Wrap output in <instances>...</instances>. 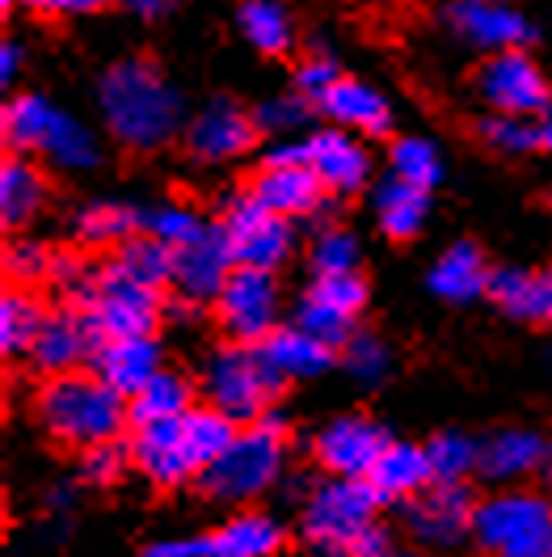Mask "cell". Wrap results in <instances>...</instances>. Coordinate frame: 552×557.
Instances as JSON below:
<instances>
[{"label": "cell", "mask_w": 552, "mask_h": 557, "mask_svg": "<svg viewBox=\"0 0 552 557\" xmlns=\"http://www.w3.org/2000/svg\"><path fill=\"white\" fill-rule=\"evenodd\" d=\"M143 557H215L211 536H170V541H152Z\"/></svg>", "instance_id": "cell-48"}, {"label": "cell", "mask_w": 552, "mask_h": 557, "mask_svg": "<svg viewBox=\"0 0 552 557\" xmlns=\"http://www.w3.org/2000/svg\"><path fill=\"white\" fill-rule=\"evenodd\" d=\"M93 372L123 397H136L143 384L161 372V347L152 334H127V338H105L93 350Z\"/></svg>", "instance_id": "cell-19"}, {"label": "cell", "mask_w": 552, "mask_h": 557, "mask_svg": "<svg viewBox=\"0 0 552 557\" xmlns=\"http://www.w3.org/2000/svg\"><path fill=\"white\" fill-rule=\"evenodd\" d=\"M283 456H287L283 422L266 414L233 435V444L199 473V486L211 503L241 507V503L262 498L266 490H275V482L283 478Z\"/></svg>", "instance_id": "cell-4"}, {"label": "cell", "mask_w": 552, "mask_h": 557, "mask_svg": "<svg viewBox=\"0 0 552 557\" xmlns=\"http://www.w3.org/2000/svg\"><path fill=\"white\" fill-rule=\"evenodd\" d=\"M237 271V253L228 242L224 224H208L195 242L177 245V262H173V287L181 300L208 305L219 296V287Z\"/></svg>", "instance_id": "cell-13"}, {"label": "cell", "mask_w": 552, "mask_h": 557, "mask_svg": "<svg viewBox=\"0 0 552 557\" xmlns=\"http://www.w3.org/2000/svg\"><path fill=\"white\" fill-rule=\"evenodd\" d=\"M127 4H131V9H139L143 17H156V13H165V9H170L173 0H127Z\"/></svg>", "instance_id": "cell-52"}, {"label": "cell", "mask_w": 552, "mask_h": 557, "mask_svg": "<svg viewBox=\"0 0 552 557\" xmlns=\"http://www.w3.org/2000/svg\"><path fill=\"white\" fill-rule=\"evenodd\" d=\"M316 106H321L329 119H338L342 127L367 132V136H384V132L392 127L388 102H384L376 89H367L363 81H350V76H338V81L316 98Z\"/></svg>", "instance_id": "cell-23"}, {"label": "cell", "mask_w": 552, "mask_h": 557, "mask_svg": "<svg viewBox=\"0 0 552 557\" xmlns=\"http://www.w3.org/2000/svg\"><path fill=\"white\" fill-rule=\"evenodd\" d=\"M392 174L430 190L443 177V161H439V152L426 139H397L392 144Z\"/></svg>", "instance_id": "cell-37"}, {"label": "cell", "mask_w": 552, "mask_h": 557, "mask_svg": "<svg viewBox=\"0 0 552 557\" xmlns=\"http://www.w3.org/2000/svg\"><path fill=\"white\" fill-rule=\"evenodd\" d=\"M262 350L271 355V363L287 381H312V376L329 372V363H334V347L309 334L304 325H275L262 338Z\"/></svg>", "instance_id": "cell-24"}, {"label": "cell", "mask_w": 552, "mask_h": 557, "mask_svg": "<svg viewBox=\"0 0 552 557\" xmlns=\"http://www.w3.org/2000/svg\"><path fill=\"white\" fill-rule=\"evenodd\" d=\"M60 123V110L35 94H22L4 106V144L9 152H47V139Z\"/></svg>", "instance_id": "cell-32"}, {"label": "cell", "mask_w": 552, "mask_h": 557, "mask_svg": "<svg viewBox=\"0 0 552 557\" xmlns=\"http://www.w3.org/2000/svg\"><path fill=\"white\" fill-rule=\"evenodd\" d=\"M473 520H477V503L464 482H435L405 503V523L426 549H455L460 541L473 536Z\"/></svg>", "instance_id": "cell-11"}, {"label": "cell", "mask_w": 552, "mask_h": 557, "mask_svg": "<svg viewBox=\"0 0 552 557\" xmlns=\"http://www.w3.org/2000/svg\"><path fill=\"white\" fill-rule=\"evenodd\" d=\"M304 161H309L316 177L325 182L329 195H354L363 190V182L372 174L367 152L346 136V132H316L304 139Z\"/></svg>", "instance_id": "cell-20"}, {"label": "cell", "mask_w": 552, "mask_h": 557, "mask_svg": "<svg viewBox=\"0 0 552 557\" xmlns=\"http://www.w3.org/2000/svg\"><path fill=\"white\" fill-rule=\"evenodd\" d=\"M334 81H338V69H334L329 60H309L304 69L296 72V89H300L304 98H321Z\"/></svg>", "instance_id": "cell-49"}, {"label": "cell", "mask_w": 552, "mask_h": 557, "mask_svg": "<svg viewBox=\"0 0 552 557\" xmlns=\"http://www.w3.org/2000/svg\"><path fill=\"white\" fill-rule=\"evenodd\" d=\"M38 426L64 444V448H93L105 440H118V431L131 422L127 418V397L89 368V372H60L47 376V384L35 397Z\"/></svg>", "instance_id": "cell-3"}, {"label": "cell", "mask_w": 552, "mask_h": 557, "mask_svg": "<svg viewBox=\"0 0 552 557\" xmlns=\"http://www.w3.org/2000/svg\"><path fill=\"white\" fill-rule=\"evenodd\" d=\"M384 498L367 478H329L316 490H309L300 532L321 557H354V545L372 523H380Z\"/></svg>", "instance_id": "cell-6"}, {"label": "cell", "mask_w": 552, "mask_h": 557, "mask_svg": "<svg viewBox=\"0 0 552 557\" xmlns=\"http://www.w3.org/2000/svg\"><path fill=\"white\" fill-rule=\"evenodd\" d=\"M367 557H414V554H405V549H397V545H384V549H376V554H367Z\"/></svg>", "instance_id": "cell-53"}, {"label": "cell", "mask_w": 552, "mask_h": 557, "mask_svg": "<svg viewBox=\"0 0 552 557\" xmlns=\"http://www.w3.org/2000/svg\"><path fill=\"white\" fill-rule=\"evenodd\" d=\"M42 321H47V309L38 305L35 292L13 283L4 292V300H0V350L9 359H30Z\"/></svg>", "instance_id": "cell-30"}, {"label": "cell", "mask_w": 552, "mask_h": 557, "mask_svg": "<svg viewBox=\"0 0 552 557\" xmlns=\"http://www.w3.org/2000/svg\"><path fill=\"white\" fill-rule=\"evenodd\" d=\"M430 469H435V482H468L477 473V460H481V440L464 435V431H439L430 444Z\"/></svg>", "instance_id": "cell-35"}, {"label": "cell", "mask_w": 552, "mask_h": 557, "mask_svg": "<svg viewBox=\"0 0 552 557\" xmlns=\"http://www.w3.org/2000/svg\"><path fill=\"white\" fill-rule=\"evenodd\" d=\"M481 136L489 139L493 148H502V152H531V148L544 144L540 127H536V123H523L518 114H498V119H489L481 127Z\"/></svg>", "instance_id": "cell-46"}, {"label": "cell", "mask_w": 552, "mask_h": 557, "mask_svg": "<svg viewBox=\"0 0 552 557\" xmlns=\"http://www.w3.org/2000/svg\"><path fill=\"white\" fill-rule=\"evenodd\" d=\"M224 228H228V242H233V253H237V267H262V271H275L287 262V253H291V224H287V215H278L271 211L262 199H253L249 190H244L241 199H233L228 211H224V220H219Z\"/></svg>", "instance_id": "cell-10"}, {"label": "cell", "mask_w": 552, "mask_h": 557, "mask_svg": "<svg viewBox=\"0 0 552 557\" xmlns=\"http://www.w3.org/2000/svg\"><path fill=\"white\" fill-rule=\"evenodd\" d=\"M127 465H136L131 460V444L123 448L118 440H105V444H93V448L80 453V478L89 486H114L127 473Z\"/></svg>", "instance_id": "cell-41"}, {"label": "cell", "mask_w": 552, "mask_h": 557, "mask_svg": "<svg viewBox=\"0 0 552 557\" xmlns=\"http://www.w3.org/2000/svg\"><path fill=\"white\" fill-rule=\"evenodd\" d=\"M47 203V177L38 165L26 161V152H9L0 170V220L4 228H26Z\"/></svg>", "instance_id": "cell-27"}, {"label": "cell", "mask_w": 552, "mask_h": 557, "mask_svg": "<svg viewBox=\"0 0 552 557\" xmlns=\"http://www.w3.org/2000/svg\"><path fill=\"white\" fill-rule=\"evenodd\" d=\"M258 114H249L233 98H215L208 110H199V119L186 127V152L195 161H208V165H219V161H233L249 152L258 144Z\"/></svg>", "instance_id": "cell-16"}, {"label": "cell", "mask_w": 552, "mask_h": 557, "mask_svg": "<svg viewBox=\"0 0 552 557\" xmlns=\"http://www.w3.org/2000/svg\"><path fill=\"white\" fill-rule=\"evenodd\" d=\"M51 262L55 253H47L38 242H13L4 253V271L17 287H35L42 278H51Z\"/></svg>", "instance_id": "cell-45"}, {"label": "cell", "mask_w": 552, "mask_h": 557, "mask_svg": "<svg viewBox=\"0 0 552 557\" xmlns=\"http://www.w3.org/2000/svg\"><path fill=\"white\" fill-rule=\"evenodd\" d=\"M552 469V440L531 426H502L481 440V460L477 478L489 486H518L536 473Z\"/></svg>", "instance_id": "cell-14"}, {"label": "cell", "mask_w": 552, "mask_h": 557, "mask_svg": "<svg viewBox=\"0 0 552 557\" xmlns=\"http://www.w3.org/2000/svg\"><path fill=\"white\" fill-rule=\"evenodd\" d=\"M215 317L233 343H262L278 321V283L275 271L237 267L215 296Z\"/></svg>", "instance_id": "cell-9"}, {"label": "cell", "mask_w": 552, "mask_h": 557, "mask_svg": "<svg viewBox=\"0 0 552 557\" xmlns=\"http://www.w3.org/2000/svg\"><path fill=\"white\" fill-rule=\"evenodd\" d=\"M388 444H392V435L384 431L380 422H372L363 414H346L316 431L312 456L329 478H367Z\"/></svg>", "instance_id": "cell-12"}, {"label": "cell", "mask_w": 552, "mask_h": 557, "mask_svg": "<svg viewBox=\"0 0 552 557\" xmlns=\"http://www.w3.org/2000/svg\"><path fill=\"white\" fill-rule=\"evenodd\" d=\"M296 325H304L309 334H316L321 343H329L334 350H342L346 343L354 338V317L338 313V309H329V305H321V300H312V296L300 300Z\"/></svg>", "instance_id": "cell-39"}, {"label": "cell", "mask_w": 552, "mask_h": 557, "mask_svg": "<svg viewBox=\"0 0 552 557\" xmlns=\"http://www.w3.org/2000/svg\"><path fill=\"white\" fill-rule=\"evenodd\" d=\"M249 195L291 220V215H309L321 208L325 182L316 177L309 161H266V170L249 182Z\"/></svg>", "instance_id": "cell-18"}, {"label": "cell", "mask_w": 552, "mask_h": 557, "mask_svg": "<svg viewBox=\"0 0 552 557\" xmlns=\"http://www.w3.org/2000/svg\"><path fill=\"white\" fill-rule=\"evenodd\" d=\"M241 30L262 55H287V47H291V22L275 0H244Z\"/></svg>", "instance_id": "cell-36"}, {"label": "cell", "mask_w": 552, "mask_h": 557, "mask_svg": "<svg viewBox=\"0 0 552 557\" xmlns=\"http://www.w3.org/2000/svg\"><path fill=\"white\" fill-rule=\"evenodd\" d=\"M309 296L346 317H359L363 305H367V283L359 278V271H346V275H316V283L309 287Z\"/></svg>", "instance_id": "cell-40"}, {"label": "cell", "mask_w": 552, "mask_h": 557, "mask_svg": "<svg viewBox=\"0 0 552 557\" xmlns=\"http://www.w3.org/2000/svg\"><path fill=\"white\" fill-rule=\"evenodd\" d=\"M110 262L123 267V271L131 278H139V283H148V287H165V283H173L177 249L165 245L161 237H152V233H136L131 242H123L114 249Z\"/></svg>", "instance_id": "cell-33"}, {"label": "cell", "mask_w": 552, "mask_h": 557, "mask_svg": "<svg viewBox=\"0 0 552 557\" xmlns=\"http://www.w3.org/2000/svg\"><path fill=\"white\" fill-rule=\"evenodd\" d=\"M26 4L51 9V13H80V9H93V4H102V0H26Z\"/></svg>", "instance_id": "cell-51"}, {"label": "cell", "mask_w": 552, "mask_h": 557, "mask_svg": "<svg viewBox=\"0 0 552 557\" xmlns=\"http://www.w3.org/2000/svg\"><path fill=\"white\" fill-rule=\"evenodd\" d=\"M342 363L359 384H380L384 376H388V363H392V359H388V347H384L380 338L354 334L342 347Z\"/></svg>", "instance_id": "cell-42"}, {"label": "cell", "mask_w": 552, "mask_h": 557, "mask_svg": "<svg viewBox=\"0 0 552 557\" xmlns=\"http://www.w3.org/2000/svg\"><path fill=\"white\" fill-rule=\"evenodd\" d=\"M304 119H309V102L304 98H278V102L258 110L262 132H287V127H300Z\"/></svg>", "instance_id": "cell-47"}, {"label": "cell", "mask_w": 552, "mask_h": 557, "mask_svg": "<svg viewBox=\"0 0 552 557\" xmlns=\"http://www.w3.org/2000/svg\"><path fill=\"white\" fill-rule=\"evenodd\" d=\"M489 296L518 321H552V271H493Z\"/></svg>", "instance_id": "cell-28"}, {"label": "cell", "mask_w": 552, "mask_h": 557, "mask_svg": "<svg viewBox=\"0 0 552 557\" xmlns=\"http://www.w3.org/2000/svg\"><path fill=\"white\" fill-rule=\"evenodd\" d=\"M283 545H287V528L262 511H241L211 532L215 557H275Z\"/></svg>", "instance_id": "cell-26"}, {"label": "cell", "mask_w": 552, "mask_h": 557, "mask_svg": "<svg viewBox=\"0 0 552 557\" xmlns=\"http://www.w3.org/2000/svg\"><path fill=\"white\" fill-rule=\"evenodd\" d=\"M287 376L271 363L262 343H228L203 368V397L208 406L224 410L237 426H249L271 414Z\"/></svg>", "instance_id": "cell-5"}, {"label": "cell", "mask_w": 552, "mask_h": 557, "mask_svg": "<svg viewBox=\"0 0 552 557\" xmlns=\"http://www.w3.org/2000/svg\"><path fill=\"white\" fill-rule=\"evenodd\" d=\"M42 507L51 511V516H68L72 507H76V490L64 482V486H51L47 494H42Z\"/></svg>", "instance_id": "cell-50"}, {"label": "cell", "mask_w": 552, "mask_h": 557, "mask_svg": "<svg viewBox=\"0 0 552 557\" xmlns=\"http://www.w3.org/2000/svg\"><path fill=\"white\" fill-rule=\"evenodd\" d=\"M237 431L241 426L224 410L195 406V410H186L181 418H170V422L136 426L131 460H136L139 478H148L152 486L161 490H173L181 482H199V473L233 444Z\"/></svg>", "instance_id": "cell-1"}, {"label": "cell", "mask_w": 552, "mask_h": 557, "mask_svg": "<svg viewBox=\"0 0 552 557\" xmlns=\"http://www.w3.org/2000/svg\"><path fill=\"white\" fill-rule=\"evenodd\" d=\"M76 233L85 245H114L118 249L136 233H143V211L123 208V203H93L76 215Z\"/></svg>", "instance_id": "cell-34"}, {"label": "cell", "mask_w": 552, "mask_h": 557, "mask_svg": "<svg viewBox=\"0 0 552 557\" xmlns=\"http://www.w3.org/2000/svg\"><path fill=\"white\" fill-rule=\"evenodd\" d=\"M98 347H102V334L93 330L89 313L80 305H68L60 313H47L35 350H30V363L42 376H60V372H76L85 359H93Z\"/></svg>", "instance_id": "cell-17"}, {"label": "cell", "mask_w": 552, "mask_h": 557, "mask_svg": "<svg viewBox=\"0 0 552 557\" xmlns=\"http://www.w3.org/2000/svg\"><path fill=\"white\" fill-rule=\"evenodd\" d=\"M549 478H552V469H549Z\"/></svg>", "instance_id": "cell-56"}, {"label": "cell", "mask_w": 552, "mask_h": 557, "mask_svg": "<svg viewBox=\"0 0 552 557\" xmlns=\"http://www.w3.org/2000/svg\"><path fill=\"white\" fill-rule=\"evenodd\" d=\"M186 410H195V384L186 381L181 372H165V368L143 384L136 397H127L131 431H136V426H148V422H170V418H181Z\"/></svg>", "instance_id": "cell-29"}, {"label": "cell", "mask_w": 552, "mask_h": 557, "mask_svg": "<svg viewBox=\"0 0 552 557\" xmlns=\"http://www.w3.org/2000/svg\"><path fill=\"white\" fill-rule=\"evenodd\" d=\"M376 211H380V228L392 242H410V237L422 233L426 211H430L426 186H414V182L392 174L380 186V195H376Z\"/></svg>", "instance_id": "cell-31"}, {"label": "cell", "mask_w": 552, "mask_h": 557, "mask_svg": "<svg viewBox=\"0 0 552 557\" xmlns=\"http://www.w3.org/2000/svg\"><path fill=\"white\" fill-rule=\"evenodd\" d=\"M367 482L376 486L384 503H410V498H417L426 486H435V469H430L426 444L392 440L380 460H376V469L367 473Z\"/></svg>", "instance_id": "cell-22"}, {"label": "cell", "mask_w": 552, "mask_h": 557, "mask_svg": "<svg viewBox=\"0 0 552 557\" xmlns=\"http://www.w3.org/2000/svg\"><path fill=\"white\" fill-rule=\"evenodd\" d=\"M42 157H51V161H60L68 170H89L98 161V144H93V136L80 123H72V119L60 114V123H55V132L47 139V152Z\"/></svg>", "instance_id": "cell-38"}, {"label": "cell", "mask_w": 552, "mask_h": 557, "mask_svg": "<svg viewBox=\"0 0 552 557\" xmlns=\"http://www.w3.org/2000/svg\"><path fill=\"white\" fill-rule=\"evenodd\" d=\"M448 22L455 35H464L477 47H498V51H511L531 42V26L511 13L506 4H493V0H455L448 9Z\"/></svg>", "instance_id": "cell-21"}, {"label": "cell", "mask_w": 552, "mask_h": 557, "mask_svg": "<svg viewBox=\"0 0 552 557\" xmlns=\"http://www.w3.org/2000/svg\"><path fill=\"white\" fill-rule=\"evenodd\" d=\"M473 541L489 557H552V498L502 486L477 503Z\"/></svg>", "instance_id": "cell-7"}, {"label": "cell", "mask_w": 552, "mask_h": 557, "mask_svg": "<svg viewBox=\"0 0 552 557\" xmlns=\"http://www.w3.org/2000/svg\"><path fill=\"white\" fill-rule=\"evenodd\" d=\"M477 89L489 106H498V114H540L549 106V85L540 69L518 51H502V55H489L481 69H477Z\"/></svg>", "instance_id": "cell-15"}, {"label": "cell", "mask_w": 552, "mask_h": 557, "mask_svg": "<svg viewBox=\"0 0 552 557\" xmlns=\"http://www.w3.org/2000/svg\"><path fill=\"white\" fill-rule=\"evenodd\" d=\"M359 267V242L342 228H325L312 242V271L316 275H346Z\"/></svg>", "instance_id": "cell-43"}, {"label": "cell", "mask_w": 552, "mask_h": 557, "mask_svg": "<svg viewBox=\"0 0 552 557\" xmlns=\"http://www.w3.org/2000/svg\"><path fill=\"white\" fill-rule=\"evenodd\" d=\"M208 224L195 215V211L186 208H156V211H143V233H152V237H161L165 245H186L195 242L199 233H203Z\"/></svg>", "instance_id": "cell-44"}, {"label": "cell", "mask_w": 552, "mask_h": 557, "mask_svg": "<svg viewBox=\"0 0 552 557\" xmlns=\"http://www.w3.org/2000/svg\"><path fill=\"white\" fill-rule=\"evenodd\" d=\"M489 278L493 271L485 267V253L477 245L460 242L451 245L448 253L435 262V271H430V292L435 296H443L451 305H468V300H477V296H489Z\"/></svg>", "instance_id": "cell-25"}, {"label": "cell", "mask_w": 552, "mask_h": 557, "mask_svg": "<svg viewBox=\"0 0 552 557\" xmlns=\"http://www.w3.org/2000/svg\"><path fill=\"white\" fill-rule=\"evenodd\" d=\"M540 136H544V144L552 148V106H549V114H544V123H540Z\"/></svg>", "instance_id": "cell-54"}, {"label": "cell", "mask_w": 552, "mask_h": 557, "mask_svg": "<svg viewBox=\"0 0 552 557\" xmlns=\"http://www.w3.org/2000/svg\"><path fill=\"white\" fill-rule=\"evenodd\" d=\"M102 110L110 123V136L136 152H152L165 139H173L181 123V98L161 76L156 60L136 55L123 60L102 76Z\"/></svg>", "instance_id": "cell-2"}, {"label": "cell", "mask_w": 552, "mask_h": 557, "mask_svg": "<svg viewBox=\"0 0 552 557\" xmlns=\"http://www.w3.org/2000/svg\"><path fill=\"white\" fill-rule=\"evenodd\" d=\"M72 305H80L89 313L102 343L105 338H127V334H152L161 321V309H165L161 287L139 283L114 262H105L102 271L85 278V287L72 296Z\"/></svg>", "instance_id": "cell-8"}, {"label": "cell", "mask_w": 552, "mask_h": 557, "mask_svg": "<svg viewBox=\"0 0 552 557\" xmlns=\"http://www.w3.org/2000/svg\"><path fill=\"white\" fill-rule=\"evenodd\" d=\"M397 4H410V0H397Z\"/></svg>", "instance_id": "cell-55"}]
</instances>
